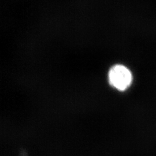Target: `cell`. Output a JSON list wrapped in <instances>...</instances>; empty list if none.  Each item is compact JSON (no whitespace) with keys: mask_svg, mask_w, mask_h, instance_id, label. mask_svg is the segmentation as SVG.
Instances as JSON below:
<instances>
[{"mask_svg":"<svg viewBox=\"0 0 156 156\" xmlns=\"http://www.w3.org/2000/svg\"><path fill=\"white\" fill-rule=\"evenodd\" d=\"M109 83L119 91H124L131 86L133 75L127 67L117 64L112 67L108 73Z\"/></svg>","mask_w":156,"mask_h":156,"instance_id":"6da1fadb","label":"cell"}]
</instances>
